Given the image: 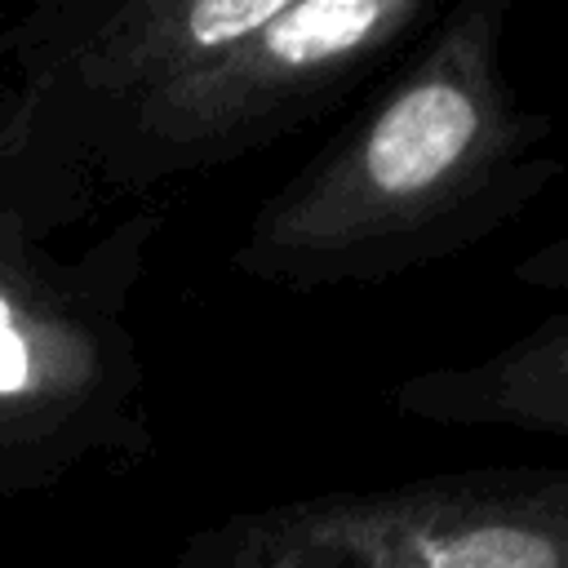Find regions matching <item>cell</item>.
I'll list each match as a JSON object with an SVG mask.
<instances>
[{"instance_id": "6da1fadb", "label": "cell", "mask_w": 568, "mask_h": 568, "mask_svg": "<svg viewBox=\"0 0 568 568\" xmlns=\"http://www.w3.org/2000/svg\"><path fill=\"white\" fill-rule=\"evenodd\" d=\"M439 0H36L0 9V129L102 204L248 160L382 80Z\"/></svg>"}, {"instance_id": "7a4b0ae2", "label": "cell", "mask_w": 568, "mask_h": 568, "mask_svg": "<svg viewBox=\"0 0 568 568\" xmlns=\"http://www.w3.org/2000/svg\"><path fill=\"white\" fill-rule=\"evenodd\" d=\"M510 0L444 4L359 111L266 191L231 248L257 284L368 288L457 257L564 178L555 115L506 75Z\"/></svg>"}, {"instance_id": "3957f363", "label": "cell", "mask_w": 568, "mask_h": 568, "mask_svg": "<svg viewBox=\"0 0 568 568\" xmlns=\"http://www.w3.org/2000/svg\"><path fill=\"white\" fill-rule=\"evenodd\" d=\"M98 195L27 160L0 129V501L151 457L146 359L133 293L164 231L142 200L98 240L58 253Z\"/></svg>"}, {"instance_id": "277c9868", "label": "cell", "mask_w": 568, "mask_h": 568, "mask_svg": "<svg viewBox=\"0 0 568 568\" xmlns=\"http://www.w3.org/2000/svg\"><path fill=\"white\" fill-rule=\"evenodd\" d=\"M173 568H568V466L324 488L195 528Z\"/></svg>"}, {"instance_id": "5b68a950", "label": "cell", "mask_w": 568, "mask_h": 568, "mask_svg": "<svg viewBox=\"0 0 568 568\" xmlns=\"http://www.w3.org/2000/svg\"><path fill=\"white\" fill-rule=\"evenodd\" d=\"M390 408L457 430H528L568 439V311L537 320L515 342L466 364L399 377Z\"/></svg>"}, {"instance_id": "8992f818", "label": "cell", "mask_w": 568, "mask_h": 568, "mask_svg": "<svg viewBox=\"0 0 568 568\" xmlns=\"http://www.w3.org/2000/svg\"><path fill=\"white\" fill-rule=\"evenodd\" d=\"M515 280L528 288H550V293H568V231L559 240H546L537 248H528L515 262Z\"/></svg>"}]
</instances>
